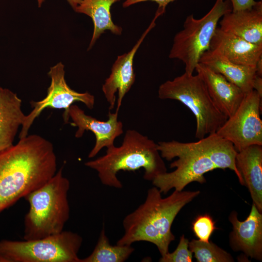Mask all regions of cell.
<instances>
[{
	"label": "cell",
	"mask_w": 262,
	"mask_h": 262,
	"mask_svg": "<svg viewBox=\"0 0 262 262\" xmlns=\"http://www.w3.org/2000/svg\"><path fill=\"white\" fill-rule=\"evenodd\" d=\"M57 172L53 144L28 135L0 151V213L41 187Z\"/></svg>",
	"instance_id": "obj_1"
},
{
	"label": "cell",
	"mask_w": 262,
	"mask_h": 262,
	"mask_svg": "<svg viewBox=\"0 0 262 262\" xmlns=\"http://www.w3.org/2000/svg\"><path fill=\"white\" fill-rule=\"evenodd\" d=\"M199 194L198 190H174L163 197L156 187L149 189L144 202L124 217V233L116 244L131 246L136 242H148L157 246L161 257L164 256L175 239L171 231L175 218L182 208Z\"/></svg>",
	"instance_id": "obj_2"
},
{
	"label": "cell",
	"mask_w": 262,
	"mask_h": 262,
	"mask_svg": "<svg viewBox=\"0 0 262 262\" xmlns=\"http://www.w3.org/2000/svg\"><path fill=\"white\" fill-rule=\"evenodd\" d=\"M96 170L103 185L120 189L122 184L117 177L120 171H135L143 168L144 179L152 180L167 172L157 144L134 130L126 131L120 146L107 148L106 153L84 164Z\"/></svg>",
	"instance_id": "obj_3"
},
{
	"label": "cell",
	"mask_w": 262,
	"mask_h": 262,
	"mask_svg": "<svg viewBox=\"0 0 262 262\" xmlns=\"http://www.w3.org/2000/svg\"><path fill=\"white\" fill-rule=\"evenodd\" d=\"M62 166L44 185L24 198L29 204L24 221L23 239L32 240L59 233L70 215V182Z\"/></svg>",
	"instance_id": "obj_4"
},
{
	"label": "cell",
	"mask_w": 262,
	"mask_h": 262,
	"mask_svg": "<svg viewBox=\"0 0 262 262\" xmlns=\"http://www.w3.org/2000/svg\"><path fill=\"white\" fill-rule=\"evenodd\" d=\"M157 148L163 159L170 161L178 158L170 164L175 170L159 175L152 180L162 194L172 189L182 191L195 181L204 183L206 182L204 174L217 168L208 152L196 142L162 141L157 143Z\"/></svg>",
	"instance_id": "obj_5"
},
{
	"label": "cell",
	"mask_w": 262,
	"mask_h": 262,
	"mask_svg": "<svg viewBox=\"0 0 262 262\" xmlns=\"http://www.w3.org/2000/svg\"><path fill=\"white\" fill-rule=\"evenodd\" d=\"M160 99L178 100L193 113L196 119L195 137L198 139L216 132L228 117L216 107L207 87L197 74L184 72L159 87Z\"/></svg>",
	"instance_id": "obj_6"
},
{
	"label": "cell",
	"mask_w": 262,
	"mask_h": 262,
	"mask_svg": "<svg viewBox=\"0 0 262 262\" xmlns=\"http://www.w3.org/2000/svg\"><path fill=\"white\" fill-rule=\"evenodd\" d=\"M82 243L78 233L64 231L46 237L23 241H0L2 262H80Z\"/></svg>",
	"instance_id": "obj_7"
},
{
	"label": "cell",
	"mask_w": 262,
	"mask_h": 262,
	"mask_svg": "<svg viewBox=\"0 0 262 262\" xmlns=\"http://www.w3.org/2000/svg\"><path fill=\"white\" fill-rule=\"evenodd\" d=\"M232 11L228 0H216L210 10L196 19L193 14L187 16L182 30L176 34L169 57L182 61L185 72L193 74L202 54L208 50L220 19Z\"/></svg>",
	"instance_id": "obj_8"
},
{
	"label": "cell",
	"mask_w": 262,
	"mask_h": 262,
	"mask_svg": "<svg viewBox=\"0 0 262 262\" xmlns=\"http://www.w3.org/2000/svg\"><path fill=\"white\" fill-rule=\"evenodd\" d=\"M262 99L254 89L246 94L235 112L216 131L237 152L251 145L262 146Z\"/></svg>",
	"instance_id": "obj_9"
},
{
	"label": "cell",
	"mask_w": 262,
	"mask_h": 262,
	"mask_svg": "<svg viewBox=\"0 0 262 262\" xmlns=\"http://www.w3.org/2000/svg\"><path fill=\"white\" fill-rule=\"evenodd\" d=\"M51 79L47 95L43 99L31 101L33 110L26 115L24 122L19 134V139L28 135L29 131L36 118L46 108L64 109L63 117L65 123L68 122L70 107L75 102H81L89 109L93 108L95 97L89 93H79L72 89L67 84L65 78L64 66L60 62L51 67L48 72Z\"/></svg>",
	"instance_id": "obj_10"
},
{
	"label": "cell",
	"mask_w": 262,
	"mask_h": 262,
	"mask_svg": "<svg viewBox=\"0 0 262 262\" xmlns=\"http://www.w3.org/2000/svg\"><path fill=\"white\" fill-rule=\"evenodd\" d=\"M118 112H109L107 120L103 121L86 115L77 105L72 104L70 107L68 115L72 120L71 125L78 128L75 137H82L85 131H91L95 136V144L88 158L94 157L104 147L114 145L115 139L123 133V125L121 121L118 120Z\"/></svg>",
	"instance_id": "obj_11"
},
{
	"label": "cell",
	"mask_w": 262,
	"mask_h": 262,
	"mask_svg": "<svg viewBox=\"0 0 262 262\" xmlns=\"http://www.w3.org/2000/svg\"><path fill=\"white\" fill-rule=\"evenodd\" d=\"M156 19L153 18L132 49L127 53L118 56L113 64L111 73L102 87L103 93L109 104L110 110L115 107V93L117 92L116 111L119 112L123 99L134 83L135 81L133 68L134 55L148 33L155 26Z\"/></svg>",
	"instance_id": "obj_12"
},
{
	"label": "cell",
	"mask_w": 262,
	"mask_h": 262,
	"mask_svg": "<svg viewBox=\"0 0 262 262\" xmlns=\"http://www.w3.org/2000/svg\"><path fill=\"white\" fill-rule=\"evenodd\" d=\"M229 219L232 226L229 235L232 250L242 251L256 260H262V213L252 203L250 212L244 221H240L237 213L233 211Z\"/></svg>",
	"instance_id": "obj_13"
},
{
	"label": "cell",
	"mask_w": 262,
	"mask_h": 262,
	"mask_svg": "<svg viewBox=\"0 0 262 262\" xmlns=\"http://www.w3.org/2000/svg\"><path fill=\"white\" fill-rule=\"evenodd\" d=\"M195 70L219 111L228 118L233 115L245 97L243 91L221 74L201 63L197 64Z\"/></svg>",
	"instance_id": "obj_14"
},
{
	"label": "cell",
	"mask_w": 262,
	"mask_h": 262,
	"mask_svg": "<svg viewBox=\"0 0 262 262\" xmlns=\"http://www.w3.org/2000/svg\"><path fill=\"white\" fill-rule=\"evenodd\" d=\"M209 49L241 65L256 66L262 58V45L247 42L218 27L212 37Z\"/></svg>",
	"instance_id": "obj_15"
},
{
	"label": "cell",
	"mask_w": 262,
	"mask_h": 262,
	"mask_svg": "<svg viewBox=\"0 0 262 262\" xmlns=\"http://www.w3.org/2000/svg\"><path fill=\"white\" fill-rule=\"evenodd\" d=\"M221 30L251 43L262 45V2L251 8L226 13L219 22Z\"/></svg>",
	"instance_id": "obj_16"
},
{
	"label": "cell",
	"mask_w": 262,
	"mask_h": 262,
	"mask_svg": "<svg viewBox=\"0 0 262 262\" xmlns=\"http://www.w3.org/2000/svg\"><path fill=\"white\" fill-rule=\"evenodd\" d=\"M235 164L253 203L262 213V146H249L237 152Z\"/></svg>",
	"instance_id": "obj_17"
},
{
	"label": "cell",
	"mask_w": 262,
	"mask_h": 262,
	"mask_svg": "<svg viewBox=\"0 0 262 262\" xmlns=\"http://www.w3.org/2000/svg\"><path fill=\"white\" fill-rule=\"evenodd\" d=\"M199 63L221 74L238 86L245 95L253 90V83L257 75L256 66L233 63L210 49L202 54Z\"/></svg>",
	"instance_id": "obj_18"
},
{
	"label": "cell",
	"mask_w": 262,
	"mask_h": 262,
	"mask_svg": "<svg viewBox=\"0 0 262 262\" xmlns=\"http://www.w3.org/2000/svg\"><path fill=\"white\" fill-rule=\"evenodd\" d=\"M21 99L7 88L0 86V151L12 146L26 115Z\"/></svg>",
	"instance_id": "obj_19"
},
{
	"label": "cell",
	"mask_w": 262,
	"mask_h": 262,
	"mask_svg": "<svg viewBox=\"0 0 262 262\" xmlns=\"http://www.w3.org/2000/svg\"><path fill=\"white\" fill-rule=\"evenodd\" d=\"M121 0H81L74 10L79 13L90 16L93 22L94 31L88 49L94 45L97 39L105 31L120 35L122 29L115 24L110 12L112 5Z\"/></svg>",
	"instance_id": "obj_20"
},
{
	"label": "cell",
	"mask_w": 262,
	"mask_h": 262,
	"mask_svg": "<svg viewBox=\"0 0 262 262\" xmlns=\"http://www.w3.org/2000/svg\"><path fill=\"white\" fill-rule=\"evenodd\" d=\"M134 251L131 246L111 245L103 228L92 252L80 262H124Z\"/></svg>",
	"instance_id": "obj_21"
},
{
	"label": "cell",
	"mask_w": 262,
	"mask_h": 262,
	"mask_svg": "<svg viewBox=\"0 0 262 262\" xmlns=\"http://www.w3.org/2000/svg\"><path fill=\"white\" fill-rule=\"evenodd\" d=\"M189 249L198 262H232L234 259L226 251L212 241L203 242L193 239L189 243Z\"/></svg>",
	"instance_id": "obj_22"
},
{
	"label": "cell",
	"mask_w": 262,
	"mask_h": 262,
	"mask_svg": "<svg viewBox=\"0 0 262 262\" xmlns=\"http://www.w3.org/2000/svg\"><path fill=\"white\" fill-rule=\"evenodd\" d=\"M216 229L215 222L207 214L197 216L192 223V230L196 236L201 241L209 242L212 234Z\"/></svg>",
	"instance_id": "obj_23"
},
{
	"label": "cell",
	"mask_w": 262,
	"mask_h": 262,
	"mask_svg": "<svg viewBox=\"0 0 262 262\" xmlns=\"http://www.w3.org/2000/svg\"><path fill=\"white\" fill-rule=\"evenodd\" d=\"M189 241L184 235L180 236L176 249L168 252L159 259L160 262H192L193 253L189 249Z\"/></svg>",
	"instance_id": "obj_24"
},
{
	"label": "cell",
	"mask_w": 262,
	"mask_h": 262,
	"mask_svg": "<svg viewBox=\"0 0 262 262\" xmlns=\"http://www.w3.org/2000/svg\"><path fill=\"white\" fill-rule=\"evenodd\" d=\"M176 0H126L123 3V7L124 8L128 7L134 4L144 2L146 1H152L156 2L158 5V9L156 12L154 17L156 19L162 15L165 11V9L167 5Z\"/></svg>",
	"instance_id": "obj_25"
},
{
	"label": "cell",
	"mask_w": 262,
	"mask_h": 262,
	"mask_svg": "<svg viewBox=\"0 0 262 262\" xmlns=\"http://www.w3.org/2000/svg\"><path fill=\"white\" fill-rule=\"evenodd\" d=\"M231 4L232 11L236 12L251 8L257 2L255 0H228Z\"/></svg>",
	"instance_id": "obj_26"
},
{
	"label": "cell",
	"mask_w": 262,
	"mask_h": 262,
	"mask_svg": "<svg viewBox=\"0 0 262 262\" xmlns=\"http://www.w3.org/2000/svg\"><path fill=\"white\" fill-rule=\"evenodd\" d=\"M253 89L262 98V76L256 75L253 83Z\"/></svg>",
	"instance_id": "obj_27"
},
{
	"label": "cell",
	"mask_w": 262,
	"mask_h": 262,
	"mask_svg": "<svg viewBox=\"0 0 262 262\" xmlns=\"http://www.w3.org/2000/svg\"><path fill=\"white\" fill-rule=\"evenodd\" d=\"M45 0H37L38 6L40 7ZM74 10L80 4L81 0H66Z\"/></svg>",
	"instance_id": "obj_28"
},
{
	"label": "cell",
	"mask_w": 262,
	"mask_h": 262,
	"mask_svg": "<svg viewBox=\"0 0 262 262\" xmlns=\"http://www.w3.org/2000/svg\"><path fill=\"white\" fill-rule=\"evenodd\" d=\"M256 74L262 76V58L260 59L256 65Z\"/></svg>",
	"instance_id": "obj_29"
},
{
	"label": "cell",
	"mask_w": 262,
	"mask_h": 262,
	"mask_svg": "<svg viewBox=\"0 0 262 262\" xmlns=\"http://www.w3.org/2000/svg\"><path fill=\"white\" fill-rule=\"evenodd\" d=\"M0 262H2L1 260L0 259Z\"/></svg>",
	"instance_id": "obj_30"
}]
</instances>
